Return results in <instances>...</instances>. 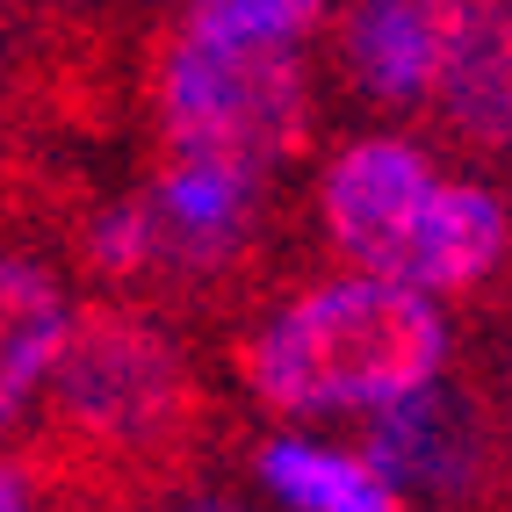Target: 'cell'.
<instances>
[{"label": "cell", "mask_w": 512, "mask_h": 512, "mask_svg": "<svg viewBox=\"0 0 512 512\" xmlns=\"http://www.w3.org/2000/svg\"><path fill=\"white\" fill-rule=\"evenodd\" d=\"M166 512H246V505H238V498H224V491H210V484H202V491H188V498H174V505H166Z\"/></svg>", "instance_id": "14"}, {"label": "cell", "mask_w": 512, "mask_h": 512, "mask_svg": "<svg viewBox=\"0 0 512 512\" xmlns=\"http://www.w3.org/2000/svg\"><path fill=\"white\" fill-rule=\"evenodd\" d=\"M224 448L231 404L195 339L145 303L87 296L8 462L37 512H166L210 484Z\"/></svg>", "instance_id": "1"}, {"label": "cell", "mask_w": 512, "mask_h": 512, "mask_svg": "<svg viewBox=\"0 0 512 512\" xmlns=\"http://www.w3.org/2000/svg\"><path fill=\"white\" fill-rule=\"evenodd\" d=\"M361 462L390 491H419L469 512H512V448L491 412L484 375H448V383L412 390L361 419Z\"/></svg>", "instance_id": "4"}, {"label": "cell", "mask_w": 512, "mask_h": 512, "mask_svg": "<svg viewBox=\"0 0 512 512\" xmlns=\"http://www.w3.org/2000/svg\"><path fill=\"white\" fill-rule=\"evenodd\" d=\"M231 383L267 419L383 412L448 368V318L390 282H289L267 311L217 339Z\"/></svg>", "instance_id": "2"}, {"label": "cell", "mask_w": 512, "mask_h": 512, "mask_svg": "<svg viewBox=\"0 0 512 512\" xmlns=\"http://www.w3.org/2000/svg\"><path fill=\"white\" fill-rule=\"evenodd\" d=\"M419 116L426 152H455L512 188V0H469Z\"/></svg>", "instance_id": "7"}, {"label": "cell", "mask_w": 512, "mask_h": 512, "mask_svg": "<svg viewBox=\"0 0 512 512\" xmlns=\"http://www.w3.org/2000/svg\"><path fill=\"white\" fill-rule=\"evenodd\" d=\"M253 469H260V484L296 512H404L397 491L361 455L318 448V440H296V433L253 440Z\"/></svg>", "instance_id": "9"}, {"label": "cell", "mask_w": 512, "mask_h": 512, "mask_svg": "<svg viewBox=\"0 0 512 512\" xmlns=\"http://www.w3.org/2000/svg\"><path fill=\"white\" fill-rule=\"evenodd\" d=\"M469 0H332L325 73L368 116H419Z\"/></svg>", "instance_id": "6"}, {"label": "cell", "mask_w": 512, "mask_h": 512, "mask_svg": "<svg viewBox=\"0 0 512 512\" xmlns=\"http://www.w3.org/2000/svg\"><path fill=\"white\" fill-rule=\"evenodd\" d=\"M433 195H440V166L419 138H390V130L347 138L318 174V238L332 267L354 282L404 289Z\"/></svg>", "instance_id": "5"}, {"label": "cell", "mask_w": 512, "mask_h": 512, "mask_svg": "<svg viewBox=\"0 0 512 512\" xmlns=\"http://www.w3.org/2000/svg\"><path fill=\"white\" fill-rule=\"evenodd\" d=\"M22 15H123V0H15Z\"/></svg>", "instance_id": "12"}, {"label": "cell", "mask_w": 512, "mask_h": 512, "mask_svg": "<svg viewBox=\"0 0 512 512\" xmlns=\"http://www.w3.org/2000/svg\"><path fill=\"white\" fill-rule=\"evenodd\" d=\"M166 15L217 44H296L325 29L332 0H174Z\"/></svg>", "instance_id": "10"}, {"label": "cell", "mask_w": 512, "mask_h": 512, "mask_svg": "<svg viewBox=\"0 0 512 512\" xmlns=\"http://www.w3.org/2000/svg\"><path fill=\"white\" fill-rule=\"evenodd\" d=\"M65 325H73V289L51 246L0 231V440L29 426V404L58 361Z\"/></svg>", "instance_id": "8"}, {"label": "cell", "mask_w": 512, "mask_h": 512, "mask_svg": "<svg viewBox=\"0 0 512 512\" xmlns=\"http://www.w3.org/2000/svg\"><path fill=\"white\" fill-rule=\"evenodd\" d=\"M0 512H37V498H29V484H22V469L0 455Z\"/></svg>", "instance_id": "13"}, {"label": "cell", "mask_w": 512, "mask_h": 512, "mask_svg": "<svg viewBox=\"0 0 512 512\" xmlns=\"http://www.w3.org/2000/svg\"><path fill=\"white\" fill-rule=\"evenodd\" d=\"M484 390H491V412H498V426H505V448H512V347L498 354V368L484 375Z\"/></svg>", "instance_id": "11"}, {"label": "cell", "mask_w": 512, "mask_h": 512, "mask_svg": "<svg viewBox=\"0 0 512 512\" xmlns=\"http://www.w3.org/2000/svg\"><path fill=\"white\" fill-rule=\"evenodd\" d=\"M0 51H8V8H0Z\"/></svg>", "instance_id": "15"}, {"label": "cell", "mask_w": 512, "mask_h": 512, "mask_svg": "<svg viewBox=\"0 0 512 512\" xmlns=\"http://www.w3.org/2000/svg\"><path fill=\"white\" fill-rule=\"evenodd\" d=\"M325 123L318 65L296 44H217L174 15H152L138 37L130 130L138 145L231 159L275 181H303Z\"/></svg>", "instance_id": "3"}]
</instances>
